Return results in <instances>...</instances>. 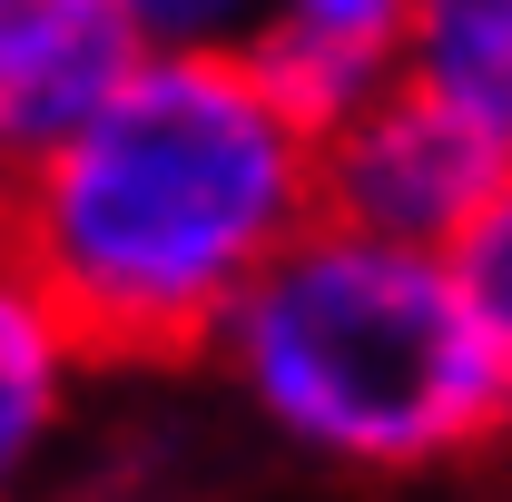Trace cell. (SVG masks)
Segmentation results:
<instances>
[{"instance_id":"obj_2","label":"cell","mask_w":512,"mask_h":502,"mask_svg":"<svg viewBox=\"0 0 512 502\" xmlns=\"http://www.w3.org/2000/svg\"><path fill=\"white\" fill-rule=\"evenodd\" d=\"M217 375L316 473L424 483L512 443V355L483 335L453 256L306 227L227 315Z\"/></svg>"},{"instance_id":"obj_3","label":"cell","mask_w":512,"mask_h":502,"mask_svg":"<svg viewBox=\"0 0 512 502\" xmlns=\"http://www.w3.org/2000/svg\"><path fill=\"white\" fill-rule=\"evenodd\" d=\"M503 178H512V158L463 119V109H444L424 79L375 89L355 119H335L316 138V207H325V227H355V237H384V247L453 256L463 227L493 207Z\"/></svg>"},{"instance_id":"obj_8","label":"cell","mask_w":512,"mask_h":502,"mask_svg":"<svg viewBox=\"0 0 512 502\" xmlns=\"http://www.w3.org/2000/svg\"><path fill=\"white\" fill-rule=\"evenodd\" d=\"M453 276H463V296L483 315V335L512 355V178L493 188V207L463 227V247H453Z\"/></svg>"},{"instance_id":"obj_9","label":"cell","mask_w":512,"mask_h":502,"mask_svg":"<svg viewBox=\"0 0 512 502\" xmlns=\"http://www.w3.org/2000/svg\"><path fill=\"white\" fill-rule=\"evenodd\" d=\"M148 50H247L266 30V0H128Z\"/></svg>"},{"instance_id":"obj_4","label":"cell","mask_w":512,"mask_h":502,"mask_svg":"<svg viewBox=\"0 0 512 502\" xmlns=\"http://www.w3.org/2000/svg\"><path fill=\"white\" fill-rule=\"evenodd\" d=\"M148 60L128 0H0V197L119 99Z\"/></svg>"},{"instance_id":"obj_7","label":"cell","mask_w":512,"mask_h":502,"mask_svg":"<svg viewBox=\"0 0 512 502\" xmlns=\"http://www.w3.org/2000/svg\"><path fill=\"white\" fill-rule=\"evenodd\" d=\"M404 79H424L512 158V0H414Z\"/></svg>"},{"instance_id":"obj_5","label":"cell","mask_w":512,"mask_h":502,"mask_svg":"<svg viewBox=\"0 0 512 502\" xmlns=\"http://www.w3.org/2000/svg\"><path fill=\"white\" fill-rule=\"evenodd\" d=\"M404 30H414V0H266V30L247 50L276 79V99L325 138L404 79Z\"/></svg>"},{"instance_id":"obj_1","label":"cell","mask_w":512,"mask_h":502,"mask_svg":"<svg viewBox=\"0 0 512 502\" xmlns=\"http://www.w3.org/2000/svg\"><path fill=\"white\" fill-rule=\"evenodd\" d=\"M316 217V128L256 50H148L60 158L0 197V247L99 365H197Z\"/></svg>"},{"instance_id":"obj_6","label":"cell","mask_w":512,"mask_h":502,"mask_svg":"<svg viewBox=\"0 0 512 502\" xmlns=\"http://www.w3.org/2000/svg\"><path fill=\"white\" fill-rule=\"evenodd\" d=\"M89 365H99V355H89L79 325L50 306V286L0 247V502H20L30 473L60 453Z\"/></svg>"}]
</instances>
